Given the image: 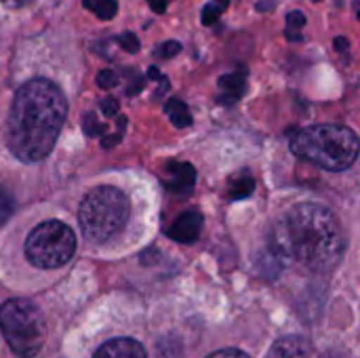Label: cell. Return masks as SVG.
Masks as SVG:
<instances>
[{
    "mask_svg": "<svg viewBox=\"0 0 360 358\" xmlns=\"http://www.w3.org/2000/svg\"><path fill=\"white\" fill-rule=\"evenodd\" d=\"M270 247L289 266L306 272H327L338 266L344 253V232L327 207L302 203L274 222Z\"/></svg>",
    "mask_w": 360,
    "mask_h": 358,
    "instance_id": "1",
    "label": "cell"
},
{
    "mask_svg": "<svg viewBox=\"0 0 360 358\" xmlns=\"http://www.w3.org/2000/svg\"><path fill=\"white\" fill-rule=\"evenodd\" d=\"M68 116L61 89L46 78H32L13 97L6 143L21 162H38L51 154Z\"/></svg>",
    "mask_w": 360,
    "mask_h": 358,
    "instance_id": "2",
    "label": "cell"
},
{
    "mask_svg": "<svg viewBox=\"0 0 360 358\" xmlns=\"http://www.w3.org/2000/svg\"><path fill=\"white\" fill-rule=\"evenodd\" d=\"M291 152L327 171H346L359 158L360 139L344 124H316L291 137Z\"/></svg>",
    "mask_w": 360,
    "mask_h": 358,
    "instance_id": "3",
    "label": "cell"
},
{
    "mask_svg": "<svg viewBox=\"0 0 360 358\" xmlns=\"http://www.w3.org/2000/svg\"><path fill=\"white\" fill-rule=\"evenodd\" d=\"M129 215L131 203L127 194L114 186H99L82 198L78 224L91 245H103L127 228Z\"/></svg>",
    "mask_w": 360,
    "mask_h": 358,
    "instance_id": "4",
    "label": "cell"
},
{
    "mask_svg": "<svg viewBox=\"0 0 360 358\" xmlns=\"http://www.w3.org/2000/svg\"><path fill=\"white\" fill-rule=\"evenodd\" d=\"M0 331L17 357L32 358L44 346L46 325L34 302L8 300L0 308Z\"/></svg>",
    "mask_w": 360,
    "mask_h": 358,
    "instance_id": "5",
    "label": "cell"
},
{
    "mask_svg": "<svg viewBox=\"0 0 360 358\" xmlns=\"http://www.w3.org/2000/svg\"><path fill=\"white\" fill-rule=\"evenodd\" d=\"M74 251L76 236L72 228L57 219L38 224L25 241L27 260L42 270H55L65 266L72 260Z\"/></svg>",
    "mask_w": 360,
    "mask_h": 358,
    "instance_id": "6",
    "label": "cell"
},
{
    "mask_svg": "<svg viewBox=\"0 0 360 358\" xmlns=\"http://www.w3.org/2000/svg\"><path fill=\"white\" fill-rule=\"evenodd\" d=\"M202 230V217L196 211H188L175 219V224L167 230V234L177 243H194Z\"/></svg>",
    "mask_w": 360,
    "mask_h": 358,
    "instance_id": "7",
    "label": "cell"
},
{
    "mask_svg": "<svg viewBox=\"0 0 360 358\" xmlns=\"http://www.w3.org/2000/svg\"><path fill=\"white\" fill-rule=\"evenodd\" d=\"M93 358H148L143 346L131 338H118L105 342Z\"/></svg>",
    "mask_w": 360,
    "mask_h": 358,
    "instance_id": "8",
    "label": "cell"
},
{
    "mask_svg": "<svg viewBox=\"0 0 360 358\" xmlns=\"http://www.w3.org/2000/svg\"><path fill=\"white\" fill-rule=\"evenodd\" d=\"M266 358H312V346L300 335H289L278 340Z\"/></svg>",
    "mask_w": 360,
    "mask_h": 358,
    "instance_id": "9",
    "label": "cell"
},
{
    "mask_svg": "<svg viewBox=\"0 0 360 358\" xmlns=\"http://www.w3.org/2000/svg\"><path fill=\"white\" fill-rule=\"evenodd\" d=\"M194 179H196L194 167L184 165V162H175V165L169 167L167 188L169 190H175V192H190L192 186H194Z\"/></svg>",
    "mask_w": 360,
    "mask_h": 358,
    "instance_id": "10",
    "label": "cell"
},
{
    "mask_svg": "<svg viewBox=\"0 0 360 358\" xmlns=\"http://www.w3.org/2000/svg\"><path fill=\"white\" fill-rule=\"evenodd\" d=\"M245 74H226L219 78V89L226 91V97H219L221 103H232L236 99H240L243 91H245Z\"/></svg>",
    "mask_w": 360,
    "mask_h": 358,
    "instance_id": "11",
    "label": "cell"
},
{
    "mask_svg": "<svg viewBox=\"0 0 360 358\" xmlns=\"http://www.w3.org/2000/svg\"><path fill=\"white\" fill-rule=\"evenodd\" d=\"M165 112L169 114L171 122L177 127V129H186L192 124V116L188 112V106L181 101V99H169L167 106H165Z\"/></svg>",
    "mask_w": 360,
    "mask_h": 358,
    "instance_id": "12",
    "label": "cell"
},
{
    "mask_svg": "<svg viewBox=\"0 0 360 358\" xmlns=\"http://www.w3.org/2000/svg\"><path fill=\"white\" fill-rule=\"evenodd\" d=\"M82 4L93 11L95 17H99L101 21H110L116 17L118 11V2L116 0H82Z\"/></svg>",
    "mask_w": 360,
    "mask_h": 358,
    "instance_id": "13",
    "label": "cell"
},
{
    "mask_svg": "<svg viewBox=\"0 0 360 358\" xmlns=\"http://www.w3.org/2000/svg\"><path fill=\"white\" fill-rule=\"evenodd\" d=\"M228 6H230V0H213V2H209V4L202 8V15H200L202 23H205V25L217 23V19L221 17V13H224Z\"/></svg>",
    "mask_w": 360,
    "mask_h": 358,
    "instance_id": "14",
    "label": "cell"
},
{
    "mask_svg": "<svg viewBox=\"0 0 360 358\" xmlns=\"http://www.w3.org/2000/svg\"><path fill=\"white\" fill-rule=\"evenodd\" d=\"M253 188H255L253 177L245 175V177H240L236 184H232V198H247V196L253 192Z\"/></svg>",
    "mask_w": 360,
    "mask_h": 358,
    "instance_id": "15",
    "label": "cell"
},
{
    "mask_svg": "<svg viewBox=\"0 0 360 358\" xmlns=\"http://www.w3.org/2000/svg\"><path fill=\"white\" fill-rule=\"evenodd\" d=\"M82 129H84V133H86L89 137H97V135H101V133L105 131V127L97 120V116H95L93 112H89V114L84 116Z\"/></svg>",
    "mask_w": 360,
    "mask_h": 358,
    "instance_id": "16",
    "label": "cell"
},
{
    "mask_svg": "<svg viewBox=\"0 0 360 358\" xmlns=\"http://www.w3.org/2000/svg\"><path fill=\"white\" fill-rule=\"evenodd\" d=\"M13 213V200H11V196H8V192L2 188V184H0V226L8 219V215Z\"/></svg>",
    "mask_w": 360,
    "mask_h": 358,
    "instance_id": "17",
    "label": "cell"
},
{
    "mask_svg": "<svg viewBox=\"0 0 360 358\" xmlns=\"http://www.w3.org/2000/svg\"><path fill=\"white\" fill-rule=\"evenodd\" d=\"M118 44L127 51V53H137L139 51V38L133 32H124L118 36Z\"/></svg>",
    "mask_w": 360,
    "mask_h": 358,
    "instance_id": "18",
    "label": "cell"
},
{
    "mask_svg": "<svg viewBox=\"0 0 360 358\" xmlns=\"http://www.w3.org/2000/svg\"><path fill=\"white\" fill-rule=\"evenodd\" d=\"M179 51H181V44H179L177 40H167V42H162V44L156 49V55H158L160 59H169V57H175Z\"/></svg>",
    "mask_w": 360,
    "mask_h": 358,
    "instance_id": "19",
    "label": "cell"
},
{
    "mask_svg": "<svg viewBox=\"0 0 360 358\" xmlns=\"http://www.w3.org/2000/svg\"><path fill=\"white\" fill-rule=\"evenodd\" d=\"M97 84H99L101 89H112V87H116V84H118L116 72H114V70H101V72L97 74Z\"/></svg>",
    "mask_w": 360,
    "mask_h": 358,
    "instance_id": "20",
    "label": "cell"
},
{
    "mask_svg": "<svg viewBox=\"0 0 360 358\" xmlns=\"http://www.w3.org/2000/svg\"><path fill=\"white\" fill-rule=\"evenodd\" d=\"M287 25L289 30H302L306 25V15L302 11H291L287 15Z\"/></svg>",
    "mask_w": 360,
    "mask_h": 358,
    "instance_id": "21",
    "label": "cell"
},
{
    "mask_svg": "<svg viewBox=\"0 0 360 358\" xmlns=\"http://www.w3.org/2000/svg\"><path fill=\"white\" fill-rule=\"evenodd\" d=\"M118 99H114V97H105L103 101H101V112L108 116V118H112V116H116L118 114Z\"/></svg>",
    "mask_w": 360,
    "mask_h": 358,
    "instance_id": "22",
    "label": "cell"
},
{
    "mask_svg": "<svg viewBox=\"0 0 360 358\" xmlns=\"http://www.w3.org/2000/svg\"><path fill=\"white\" fill-rule=\"evenodd\" d=\"M207 358H249L243 350H236V348H226V350H217L213 354H209Z\"/></svg>",
    "mask_w": 360,
    "mask_h": 358,
    "instance_id": "23",
    "label": "cell"
},
{
    "mask_svg": "<svg viewBox=\"0 0 360 358\" xmlns=\"http://www.w3.org/2000/svg\"><path fill=\"white\" fill-rule=\"evenodd\" d=\"M143 87H146V78L143 76H135V80L129 84V89H127V95H137V93H141L143 91Z\"/></svg>",
    "mask_w": 360,
    "mask_h": 358,
    "instance_id": "24",
    "label": "cell"
},
{
    "mask_svg": "<svg viewBox=\"0 0 360 358\" xmlns=\"http://www.w3.org/2000/svg\"><path fill=\"white\" fill-rule=\"evenodd\" d=\"M120 137H122V131H118V133H112V135H108V137L103 139V148H112V146H116V143L120 141Z\"/></svg>",
    "mask_w": 360,
    "mask_h": 358,
    "instance_id": "25",
    "label": "cell"
},
{
    "mask_svg": "<svg viewBox=\"0 0 360 358\" xmlns=\"http://www.w3.org/2000/svg\"><path fill=\"white\" fill-rule=\"evenodd\" d=\"M148 4H150V8L154 13H165L167 11V0H148Z\"/></svg>",
    "mask_w": 360,
    "mask_h": 358,
    "instance_id": "26",
    "label": "cell"
},
{
    "mask_svg": "<svg viewBox=\"0 0 360 358\" xmlns=\"http://www.w3.org/2000/svg\"><path fill=\"white\" fill-rule=\"evenodd\" d=\"M333 44H335V51H340V53H342V51H348V46H350L348 38H344V36H338Z\"/></svg>",
    "mask_w": 360,
    "mask_h": 358,
    "instance_id": "27",
    "label": "cell"
},
{
    "mask_svg": "<svg viewBox=\"0 0 360 358\" xmlns=\"http://www.w3.org/2000/svg\"><path fill=\"white\" fill-rule=\"evenodd\" d=\"M6 6H11V8H19V6H25V4H30L32 0H2Z\"/></svg>",
    "mask_w": 360,
    "mask_h": 358,
    "instance_id": "28",
    "label": "cell"
},
{
    "mask_svg": "<svg viewBox=\"0 0 360 358\" xmlns=\"http://www.w3.org/2000/svg\"><path fill=\"white\" fill-rule=\"evenodd\" d=\"M148 78H150V80H162V74H160V70H158L156 65H152V68L148 70Z\"/></svg>",
    "mask_w": 360,
    "mask_h": 358,
    "instance_id": "29",
    "label": "cell"
},
{
    "mask_svg": "<svg viewBox=\"0 0 360 358\" xmlns=\"http://www.w3.org/2000/svg\"><path fill=\"white\" fill-rule=\"evenodd\" d=\"M167 89H169V80H167V78L162 76V80H160V89L156 91V97H160V95H162V93H165Z\"/></svg>",
    "mask_w": 360,
    "mask_h": 358,
    "instance_id": "30",
    "label": "cell"
},
{
    "mask_svg": "<svg viewBox=\"0 0 360 358\" xmlns=\"http://www.w3.org/2000/svg\"><path fill=\"white\" fill-rule=\"evenodd\" d=\"M274 2L272 0H266V2H257V11H266V8H272Z\"/></svg>",
    "mask_w": 360,
    "mask_h": 358,
    "instance_id": "31",
    "label": "cell"
},
{
    "mask_svg": "<svg viewBox=\"0 0 360 358\" xmlns=\"http://www.w3.org/2000/svg\"><path fill=\"white\" fill-rule=\"evenodd\" d=\"M285 36H287L289 40H304V38H302V34H297V32H293V30H287V34H285Z\"/></svg>",
    "mask_w": 360,
    "mask_h": 358,
    "instance_id": "32",
    "label": "cell"
},
{
    "mask_svg": "<svg viewBox=\"0 0 360 358\" xmlns=\"http://www.w3.org/2000/svg\"><path fill=\"white\" fill-rule=\"evenodd\" d=\"M314 2H321V0H314Z\"/></svg>",
    "mask_w": 360,
    "mask_h": 358,
    "instance_id": "33",
    "label": "cell"
},
{
    "mask_svg": "<svg viewBox=\"0 0 360 358\" xmlns=\"http://www.w3.org/2000/svg\"><path fill=\"white\" fill-rule=\"evenodd\" d=\"M359 19H360V11H359Z\"/></svg>",
    "mask_w": 360,
    "mask_h": 358,
    "instance_id": "34",
    "label": "cell"
}]
</instances>
